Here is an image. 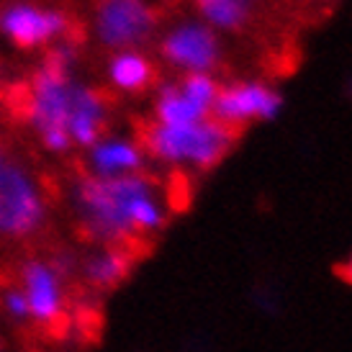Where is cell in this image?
Masks as SVG:
<instances>
[{
  "instance_id": "obj_3",
  "label": "cell",
  "mask_w": 352,
  "mask_h": 352,
  "mask_svg": "<svg viewBox=\"0 0 352 352\" xmlns=\"http://www.w3.org/2000/svg\"><path fill=\"white\" fill-rule=\"evenodd\" d=\"M69 52H59L50 59V65L41 69L34 90V121L41 131V139L50 149H67V118L69 98H72V82L67 78Z\"/></svg>"
},
{
  "instance_id": "obj_15",
  "label": "cell",
  "mask_w": 352,
  "mask_h": 352,
  "mask_svg": "<svg viewBox=\"0 0 352 352\" xmlns=\"http://www.w3.org/2000/svg\"><path fill=\"white\" fill-rule=\"evenodd\" d=\"M180 90H183L193 103H198L204 111L211 113V108H214L216 96H219L221 85L214 80V75H204V72H198V75H186L183 82H180Z\"/></svg>"
},
{
  "instance_id": "obj_18",
  "label": "cell",
  "mask_w": 352,
  "mask_h": 352,
  "mask_svg": "<svg viewBox=\"0 0 352 352\" xmlns=\"http://www.w3.org/2000/svg\"><path fill=\"white\" fill-rule=\"evenodd\" d=\"M0 352H3V347H0Z\"/></svg>"
},
{
  "instance_id": "obj_13",
  "label": "cell",
  "mask_w": 352,
  "mask_h": 352,
  "mask_svg": "<svg viewBox=\"0 0 352 352\" xmlns=\"http://www.w3.org/2000/svg\"><path fill=\"white\" fill-rule=\"evenodd\" d=\"M208 116L211 113L188 98L180 85H167L157 96V124L160 126H190Z\"/></svg>"
},
{
  "instance_id": "obj_17",
  "label": "cell",
  "mask_w": 352,
  "mask_h": 352,
  "mask_svg": "<svg viewBox=\"0 0 352 352\" xmlns=\"http://www.w3.org/2000/svg\"><path fill=\"white\" fill-rule=\"evenodd\" d=\"M340 275H342L344 283H350V285H352V252H350V257L344 260V265H342V270H340Z\"/></svg>"
},
{
  "instance_id": "obj_6",
  "label": "cell",
  "mask_w": 352,
  "mask_h": 352,
  "mask_svg": "<svg viewBox=\"0 0 352 352\" xmlns=\"http://www.w3.org/2000/svg\"><path fill=\"white\" fill-rule=\"evenodd\" d=\"M280 111H283V96L278 90L257 80H242L219 90L211 108V118L236 131L242 124L273 121L280 116Z\"/></svg>"
},
{
  "instance_id": "obj_10",
  "label": "cell",
  "mask_w": 352,
  "mask_h": 352,
  "mask_svg": "<svg viewBox=\"0 0 352 352\" xmlns=\"http://www.w3.org/2000/svg\"><path fill=\"white\" fill-rule=\"evenodd\" d=\"M0 26L8 34L10 39L21 44V47H34L41 44L50 36H54L62 29V16L52 13V10H36L29 6H16L3 13Z\"/></svg>"
},
{
  "instance_id": "obj_4",
  "label": "cell",
  "mask_w": 352,
  "mask_h": 352,
  "mask_svg": "<svg viewBox=\"0 0 352 352\" xmlns=\"http://www.w3.org/2000/svg\"><path fill=\"white\" fill-rule=\"evenodd\" d=\"M44 224V201L26 170L0 162V236L23 239Z\"/></svg>"
},
{
  "instance_id": "obj_5",
  "label": "cell",
  "mask_w": 352,
  "mask_h": 352,
  "mask_svg": "<svg viewBox=\"0 0 352 352\" xmlns=\"http://www.w3.org/2000/svg\"><path fill=\"white\" fill-rule=\"evenodd\" d=\"M19 288L29 306V319L36 327L57 332L67 329L65 278L52 267L50 260H29L21 265Z\"/></svg>"
},
{
  "instance_id": "obj_11",
  "label": "cell",
  "mask_w": 352,
  "mask_h": 352,
  "mask_svg": "<svg viewBox=\"0 0 352 352\" xmlns=\"http://www.w3.org/2000/svg\"><path fill=\"white\" fill-rule=\"evenodd\" d=\"M103 121V106L96 93L88 88H72L69 98V118H67V134L78 144H93L98 139V129Z\"/></svg>"
},
{
  "instance_id": "obj_14",
  "label": "cell",
  "mask_w": 352,
  "mask_h": 352,
  "mask_svg": "<svg viewBox=\"0 0 352 352\" xmlns=\"http://www.w3.org/2000/svg\"><path fill=\"white\" fill-rule=\"evenodd\" d=\"M152 78V67L149 62L137 52H124L111 62V80L116 82L121 90H142Z\"/></svg>"
},
{
  "instance_id": "obj_8",
  "label": "cell",
  "mask_w": 352,
  "mask_h": 352,
  "mask_svg": "<svg viewBox=\"0 0 352 352\" xmlns=\"http://www.w3.org/2000/svg\"><path fill=\"white\" fill-rule=\"evenodd\" d=\"M155 29L147 0H106L98 10V34L108 47H134Z\"/></svg>"
},
{
  "instance_id": "obj_12",
  "label": "cell",
  "mask_w": 352,
  "mask_h": 352,
  "mask_svg": "<svg viewBox=\"0 0 352 352\" xmlns=\"http://www.w3.org/2000/svg\"><path fill=\"white\" fill-rule=\"evenodd\" d=\"M93 167L98 177L137 175L142 167V149L124 139H111L93 149Z\"/></svg>"
},
{
  "instance_id": "obj_1",
  "label": "cell",
  "mask_w": 352,
  "mask_h": 352,
  "mask_svg": "<svg viewBox=\"0 0 352 352\" xmlns=\"http://www.w3.org/2000/svg\"><path fill=\"white\" fill-rule=\"evenodd\" d=\"M82 234L98 245L139 247L165 226L167 208L152 180L142 175L88 177L78 186Z\"/></svg>"
},
{
  "instance_id": "obj_16",
  "label": "cell",
  "mask_w": 352,
  "mask_h": 352,
  "mask_svg": "<svg viewBox=\"0 0 352 352\" xmlns=\"http://www.w3.org/2000/svg\"><path fill=\"white\" fill-rule=\"evenodd\" d=\"M0 306L16 322H29V306H26V298L21 294L19 283L3 285V291H0Z\"/></svg>"
},
{
  "instance_id": "obj_9",
  "label": "cell",
  "mask_w": 352,
  "mask_h": 352,
  "mask_svg": "<svg viewBox=\"0 0 352 352\" xmlns=\"http://www.w3.org/2000/svg\"><path fill=\"white\" fill-rule=\"evenodd\" d=\"M137 250L118 245H100V250L90 252L78 265L80 280L90 291H111L116 288L134 267Z\"/></svg>"
},
{
  "instance_id": "obj_2",
  "label": "cell",
  "mask_w": 352,
  "mask_h": 352,
  "mask_svg": "<svg viewBox=\"0 0 352 352\" xmlns=\"http://www.w3.org/2000/svg\"><path fill=\"white\" fill-rule=\"evenodd\" d=\"M236 142L234 129L204 118L190 126H152L147 134V149L167 165L211 170L224 160Z\"/></svg>"
},
{
  "instance_id": "obj_7",
  "label": "cell",
  "mask_w": 352,
  "mask_h": 352,
  "mask_svg": "<svg viewBox=\"0 0 352 352\" xmlns=\"http://www.w3.org/2000/svg\"><path fill=\"white\" fill-rule=\"evenodd\" d=\"M162 54L170 65L186 69V75H211V69L221 59V44L214 29L204 21H186L162 39Z\"/></svg>"
}]
</instances>
